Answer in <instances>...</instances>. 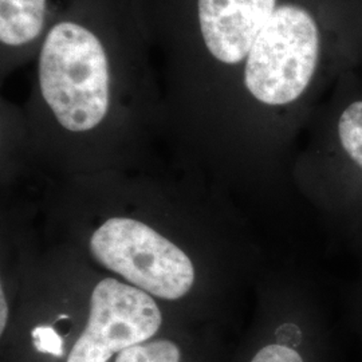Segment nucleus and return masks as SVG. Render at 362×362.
<instances>
[{
    "label": "nucleus",
    "mask_w": 362,
    "mask_h": 362,
    "mask_svg": "<svg viewBox=\"0 0 362 362\" xmlns=\"http://www.w3.org/2000/svg\"><path fill=\"white\" fill-rule=\"evenodd\" d=\"M33 100L73 137L104 129L160 77L143 0H59L33 62Z\"/></svg>",
    "instance_id": "obj_1"
},
{
    "label": "nucleus",
    "mask_w": 362,
    "mask_h": 362,
    "mask_svg": "<svg viewBox=\"0 0 362 362\" xmlns=\"http://www.w3.org/2000/svg\"><path fill=\"white\" fill-rule=\"evenodd\" d=\"M309 144L297 163L305 191L327 233L354 243L362 236V76L346 69L317 105Z\"/></svg>",
    "instance_id": "obj_2"
},
{
    "label": "nucleus",
    "mask_w": 362,
    "mask_h": 362,
    "mask_svg": "<svg viewBox=\"0 0 362 362\" xmlns=\"http://www.w3.org/2000/svg\"><path fill=\"white\" fill-rule=\"evenodd\" d=\"M90 252L106 269L161 299H179L194 286L191 259L137 220H107L93 233Z\"/></svg>",
    "instance_id": "obj_3"
},
{
    "label": "nucleus",
    "mask_w": 362,
    "mask_h": 362,
    "mask_svg": "<svg viewBox=\"0 0 362 362\" xmlns=\"http://www.w3.org/2000/svg\"><path fill=\"white\" fill-rule=\"evenodd\" d=\"M163 317L143 290L107 278L95 286L89 320L66 362H107L156 336Z\"/></svg>",
    "instance_id": "obj_4"
},
{
    "label": "nucleus",
    "mask_w": 362,
    "mask_h": 362,
    "mask_svg": "<svg viewBox=\"0 0 362 362\" xmlns=\"http://www.w3.org/2000/svg\"><path fill=\"white\" fill-rule=\"evenodd\" d=\"M336 338L330 313L306 299L293 317L275 322L246 362H334Z\"/></svg>",
    "instance_id": "obj_5"
},
{
    "label": "nucleus",
    "mask_w": 362,
    "mask_h": 362,
    "mask_svg": "<svg viewBox=\"0 0 362 362\" xmlns=\"http://www.w3.org/2000/svg\"><path fill=\"white\" fill-rule=\"evenodd\" d=\"M59 1L0 0V77L33 64Z\"/></svg>",
    "instance_id": "obj_6"
},
{
    "label": "nucleus",
    "mask_w": 362,
    "mask_h": 362,
    "mask_svg": "<svg viewBox=\"0 0 362 362\" xmlns=\"http://www.w3.org/2000/svg\"><path fill=\"white\" fill-rule=\"evenodd\" d=\"M113 362H181V351L173 341L155 339L122 350Z\"/></svg>",
    "instance_id": "obj_7"
},
{
    "label": "nucleus",
    "mask_w": 362,
    "mask_h": 362,
    "mask_svg": "<svg viewBox=\"0 0 362 362\" xmlns=\"http://www.w3.org/2000/svg\"><path fill=\"white\" fill-rule=\"evenodd\" d=\"M353 247L357 250L358 257H360V266H358V272L356 281L351 287L350 291V320L351 325L354 327L356 334L360 338V344H361L362 351V236L360 239H357ZM362 362V357H361Z\"/></svg>",
    "instance_id": "obj_8"
},
{
    "label": "nucleus",
    "mask_w": 362,
    "mask_h": 362,
    "mask_svg": "<svg viewBox=\"0 0 362 362\" xmlns=\"http://www.w3.org/2000/svg\"><path fill=\"white\" fill-rule=\"evenodd\" d=\"M349 55L351 65H362V0L357 3L349 23Z\"/></svg>",
    "instance_id": "obj_9"
},
{
    "label": "nucleus",
    "mask_w": 362,
    "mask_h": 362,
    "mask_svg": "<svg viewBox=\"0 0 362 362\" xmlns=\"http://www.w3.org/2000/svg\"><path fill=\"white\" fill-rule=\"evenodd\" d=\"M33 338L35 348L45 354L61 357L64 353V345L59 334L52 326H39L33 330Z\"/></svg>",
    "instance_id": "obj_10"
},
{
    "label": "nucleus",
    "mask_w": 362,
    "mask_h": 362,
    "mask_svg": "<svg viewBox=\"0 0 362 362\" xmlns=\"http://www.w3.org/2000/svg\"><path fill=\"white\" fill-rule=\"evenodd\" d=\"M7 320H8V306H7V302L4 298V291L1 288V293H0V332L1 333L6 329Z\"/></svg>",
    "instance_id": "obj_11"
}]
</instances>
